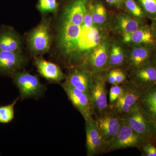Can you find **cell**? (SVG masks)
I'll use <instances>...</instances> for the list:
<instances>
[{"instance_id": "ffe728a7", "label": "cell", "mask_w": 156, "mask_h": 156, "mask_svg": "<svg viewBox=\"0 0 156 156\" xmlns=\"http://www.w3.org/2000/svg\"><path fill=\"white\" fill-rule=\"evenodd\" d=\"M22 41L14 29L3 26L0 28V50L21 52Z\"/></svg>"}, {"instance_id": "cb8c5ba5", "label": "cell", "mask_w": 156, "mask_h": 156, "mask_svg": "<svg viewBox=\"0 0 156 156\" xmlns=\"http://www.w3.org/2000/svg\"><path fill=\"white\" fill-rule=\"evenodd\" d=\"M123 2L128 14L136 18L145 19L147 17L145 13L137 2L135 0H124Z\"/></svg>"}, {"instance_id": "836d02e7", "label": "cell", "mask_w": 156, "mask_h": 156, "mask_svg": "<svg viewBox=\"0 0 156 156\" xmlns=\"http://www.w3.org/2000/svg\"><path fill=\"white\" fill-rule=\"evenodd\" d=\"M152 21V24L151 28L152 29L153 31L154 36L155 39L156 41V19Z\"/></svg>"}, {"instance_id": "1f68e13d", "label": "cell", "mask_w": 156, "mask_h": 156, "mask_svg": "<svg viewBox=\"0 0 156 156\" xmlns=\"http://www.w3.org/2000/svg\"><path fill=\"white\" fill-rule=\"evenodd\" d=\"M108 5L116 8H121L124 7V0H105Z\"/></svg>"}, {"instance_id": "52a82bcc", "label": "cell", "mask_w": 156, "mask_h": 156, "mask_svg": "<svg viewBox=\"0 0 156 156\" xmlns=\"http://www.w3.org/2000/svg\"><path fill=\"white\" fill-rule=\"evenodd\" d=\"M95 118L105 145L104 153L107 147L119 133L122 125V119L121 115L111 109Z\"/></svg>"}, {"instance_id": "e575fe53", "label": "cell", "mask_w": 156, "mask_h": 156, "mask_svg": "<svg viewBox=\"0 0 156 156\" xmlns=\"http://www.w3.org/2000/svg\"><path fill=\"white\" fill-rule=\"evenodd\" d=\"M154 130L155 133L156 135V125H155V124L154 123Z\"/></svg>"}, {"instance_id": "83f0119b", "label": "cell", "mask_w": 156, "mask_h": 156, "mask_svg": "<svg viewBox=\"0 0 156 156\" xmlns=\"http://www.w3.org/2000/svg\"><path fill=\"white\" fill-rule=\"evenodd\" d=\"M124 90V84H115L112 85L110 89L109 94L108 106L112 110L119 98L122 95Z\"/></svg>"}, {"instance_id": "3957f363", "label": "cell", "mask_w": 156, "mask_h": 156, "mask_svg": "<svg viewBox=\"0 0 156 156\" xmlns=\"http://www.w3.org/2000/svg\"><path fill=\"white\" fill-rule=\"evenodd\" d=\"M53 41L50 20L44 19L29 33L27 44L32 53L40 55L50 50Z\"/></svg>"}, {"instance_id": "44dd1931", "label": "cell", "mask_w": 156, "mask_h": 156, "mask_svg": "<svg viewBox=\"0 0 156 156\" xmlns=\"http://www.w3.org/2000/svg\"><path fill=\"white\" fill-rule=\"evenodd\" d=\"M138 103L148 118L156 125V85L143 90Z\"/></svg>"}, {"instance_id": "9a60e30c", "label": "cell", "mask_w": 156, "mask_h": 156, "mask_svg": "<svg viewBox=\"0 0 156 156\" xmlns=\"http://www.w3.org/2000/svg\"><path fill=\"white\" fill-rule=\"evenodd\" d=\"M130 71L129 81L138 88L144 90L156 85V67L151 61Z\"/></svg>"}, {"instance_id": "7c38bea8", "label": "cell", "mask_w": 156, "mask_h": 156, "mask_svg": "<svg viewBox=\"0 0 156 156\" xmlns=\"http://www.w3.org/2000/svg\"><path fill=\"white\" fill-rule=\"evenodd\" d=\"M93 0H71L65 6L61 20L80 25Z\"/></svg>"}, {"instance_id": "7a4b0ae2", "label": "cell", "mask_w": 156, "mask_h": 156, "mask_svg": "<svg viewBox=\"0 0 156 156\" xmlns=\"http://www.w3.org/2000/svg\"><path fill=\"white\" fill-rule=\"evenodd\" d=\"M154 142L149 137L139 134L123 120L119 133L105 148L104 152L129 147L140 148L146 143Z\"/></svg>"}, {"instance_id": "4dcf8cb0", "label": "cell", "mask_w": 156, "mask_h": 156, "mask_svg": "<svg viewBox=\"0 0 156 156\" xmlns=\"http://www.w3.org/2000/svg\"><path fill=\"white\" fill-rule=\"evenodd\" d=\"M115 69H112L108 70L106 73V82L112 85L116 84L115 80Z\"/></svg>"}, {"instance_id": "f546056e", "label": "cell", "mask_w": 156, "mask_h": 156, "mask_svg": "<svg viewBox=\"0 0 156 156\" xmlns=\"http://www.w3.org/2000/svg\"><path fill=\"white\" fill-rule=\"evenodd\" d=\"M115 80L116 84L123 83L126 82V75L124 71L121 68H115Z\"/></svg>"}, {"instance_id": "9c48e42d", "label": "cell", "mask_w": 156, "mask_h": 156, "mask_svg": "<svg viewBox=\"0 0 156 156\" xmlns=\"http://www.w3.org/2000/svg\"><path fill=\"white\" fill-rule=\"evenodd\" d=\"M93 79V74L84 65H80L69 68L65 81L89 97Z\"/></svg>"}, {"instance_id": "277c9868", "label": "cell", "mask_w": 156, "mask_h": 156, "mask_svg": "<svg viewBox=\"0 0 156 156\" xmlns=\"http://www.w3.org/2000/svg\"><path fill=\"white\" fill-rule=\"evenodd\" d=\"M11 76L19 90L21 99L38 98L44 95L46 87L40 82L37 76L25 70H19Z\"/></svg>"}, {"instance_id": "7402d4cb", "label": "cell", "mask_w": 156, "mask_h": 156, "mask_svg": "<svg viewBox=\"0 0 156 156\" xmlns=\"http://www.w3.org/2000/svg\"><path fill=\"white\" fill-rule=\"evenodd\" d=\"M126 50L122 43L117 41H110L107 71L112 69L120 68L126 64L128 50Z\"/></svg>"}, {"instance_id": "2e32d148", "label": "cell", "mask_w": 156, "mask_h": 156, "mask_svg": "<svg viewBox=\"0 0 156 156\" xmlns=\"http://www.w3.org/2000/svg\"><path fill=\"white\" fill-rule=\"evenodd\" d=\"M26 62L21 52L0 50V73L12 76L20 70Z\"/></svg>"}, {"instance_id": "4316f807", "label": "cell", "mask_w": 156, "mask_h": 156, "mask_svg": "<svg viewBox=\"0 0 156 156\" xmlns=\"http://www.w3.org/2000/svg\"><path fill=\"white\" fill-rule=\"evenodd\" d=\"M146 17L152 20L156 19V0H136Z\"/></svg>"}, {"instance_id": "5bb4252c", "label": "cell", "mask_w": 156, "mask_h": 156, "mask_svg": "<svg viewBox=\"0 0 156 156\" xmlns=\"http://www.w3.org/2000/svg\"><path fill=\"white\" fill-rule=\"evenodd\" d=\"M109 22L113 30L122 37L132 33L147 25L145 20L136 18L126 13L115 14Z\"/></svg>"}, {"instance_id": "4fadbf2b", "label": "cell", "mask_w": 156, "mask_h": 156, "mask_svg": "<svg viewBox=\"0 0 156 156\" xmlns=\"http://www.w3.org/2000/svg\"><path fill=\"white\" fill-rule=\"evenodd\" d=\"M85 122L87 155L95 156L104 153L105 145L96 120L92 118Z\"/></svg>"}, {"instance_id": "e0dca14e", "label": "cell", "mask_w": 156, "mask_h": 156, "mask_svg": "<svg viewBox=\"0 0 156 156\" xmlns=\"http://www.w3.org/2000/svg\"><path fill=\"white\" fill-rule=\"evenodd\" d=\"M122 37V41L125 44L131 46H146L152 48L156 47V41L151 26H144L134 32Z\"/></svg>"}, {"instance_id": "d4e9b609", "label": "cell", "mask_w": 156, "mask_h": 156, "mask_svg": "<svg viewBox=\"0 0 156 156\" xmlns=\"http://www.w3.org/2000/svg\"><path fill=\"white\" fill-rule=\"evenodd\" d=\"M20 99L17 98L11 104L0 106V123L7 124L10 123L14 119V106Z\"/></svg>"}, {"instance_id": "ba28073f", "label": "cell", "mask_w": 156, "mask_h": 156, "mask_svg": "<svg viewBox=\"0 0 156 156\" xmlns=\"http://www.w3.org/2000/svg\"><path fill=\"white\" fill-rule=\"evenodd\" d=\"M73 106L80 112L85 121L94 116L89 97L87 94L71 86L66 81L60 84Z\"/></svg>"}, {"instance_id": "8992f818", "label": "cell", "mask_w": 156, "mask_h": 156, "mask_svg": "<svg viewBox=\"0 0 156 156\" xmlns=\"http://www.w3.org/2000/svg\"><path fill=\"white\" fill-rule=\"evenodd\" d=\"M121 116L123 121L136 132L148 136L154 142L156 141L154 123L147 116L138 102L130 111Z\"/></svg>"}, {"instance_id": "5b68a950", "label": "cell", "mask_w": 156, "mask_h": 156, "mask_svg": "<svg viewBox=\"0 0 156 156\" xmlns=\"http://www.w3.org/2000/svg\"><path fill=\"white\" fill-rule=\"evenodd\" d=\"M107 71L93 74V82L89 99L95 118L106 112L109 109L106 88Z\"/></svg>"}, {"instance_id": "d6986e66", "label": "cell", "mask_w": 156, "mask_h": 156, "mask_svg": "<svg viewBox=\"0 0 156 156\" xmlns=\"http://www.w3.org/2000/svg\"><path fill=\"white\" fill-rule=\"evenodd\" d=\"M34 64L38 72L48 81L59 83L65 79L66 76L57 65L45 60L41 57H36Z\"/></svg>"}, {"instance_id": "d6a6232c", "label": "cell", "mask_w": 156, "mask_h": 156, "mask_svg": "<svg viewBox=\"0 0 156 156\" xmlns=\"http://www.w3.org/2000/svg\"><path fill=\"white\" fill-rule=\"evenodd\" d=\"M151 62L156 67V47L154 48L153 51L152 56Z\"/></svg>"}, {"instance_id": "8fae6325", "label": "cell", "mask_w": 156, "mask_h": 156, "mask_svg": "<svg viewBox=\"0 0 156 156\" xmlns=\"http://www.w3.org/2000/svg\"><path fill=\"white\" fill-rule=\"evenodd\" d=\"M110 41L105 38L92 51L84 65L93 74L107 71Z\"/></svg>"}, {"instance_id": "484cf974", "label": "cell", "mask_w": 156, "mask_h": 156, "mask_svg": "<svg viewBox=\"0 0 156 156\" xmlns=\"http://www.w3.org/2000/svg\"><path fill=\"white\" fill-rule=\"evenodd\" d=\"M37 7L42 14H56L58 11V3L57 0H38Z\"/></svg>"}, {"instance_id": "ac0fdd59", "label": "cell", "mask_w": 156, "mask_h": 156, "mask_svg": "<svg viewBox=\"0 0 156 156\" xmlns=\"http://www.w3.org/2000/svg\"><path fill=\"white\" fill-rule=\"evenodd\" d=\"M128 50L126 64L129 70L136 69L151 60L154 48L143 46H132Z\"/></svg>"}, {"instance_id": "6da1fadb", "label": "cell", "mask_w": 156, "mask_h": 156, "mask_svg": "<svg viewBox=\"0 0 156 156\" xmlns=\"http://www.w3.org/2000/svg\"><path fill=\"white\" fill-rule=\"evenodd\" d=\"M107 37V30L98 27L92 22L90 8L80 25L61 20L57 44L62 58L69 68L84 64L92 51Z\"/></svg>"}, {"instance_id": "603a6c76", "label": "cell", "mask_w": 156, "mask_h": 156, "mask_svg": "<svg viewBox=\"0 0 156 156\" xmlns=\"http://www.w3.org/2000/svg\"><path fill=\"white\" fill-rule=\"evenodd\" d=\"M92 22L100 28L107 30L109 24L106 8L99 0H93L90 7Z\"/></svg>"}, {"instance_id": "30bf717a", "label": "cell", "mask_w": 156, "mask_h": 156, "mask_svg": "<svg viewBox=\"0 0 156 156\" xmlns=\"http://www.w3.org/2000/svg\"><path fill=\"white\" fill-rule=\"evenodd\" d=\"M123 84V92L112 109L121 115L127 113L138 103L144 90L136 87L130 81H126Z\"/></svg>"}, {"instance_id": "f1b7e54d", "label": "cell", "mask_w": 156, "mask_h": 156, "mask_svg": "<svg viewBox=\"0 0 156 156\" xmlns=\"http://www.w3.org/2000/svg\"><path fill=\"white\" fill-rule=\"evenodd\" d=\"M151 142L146 143L140 148L142 151L143 156H156V147Z\"/></svg>"}]
</instances>
